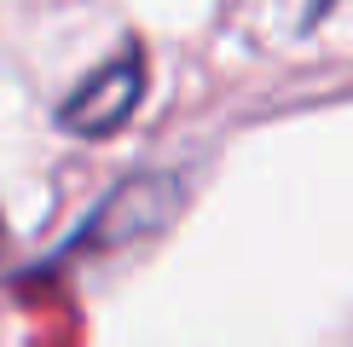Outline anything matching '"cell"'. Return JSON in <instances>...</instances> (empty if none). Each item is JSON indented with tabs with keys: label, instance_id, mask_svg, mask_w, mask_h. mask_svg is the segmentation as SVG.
Wrapping results in <instances>:
<instances>
[{
	"label": "cell",
	"instance_id": "6da1fadb",
	"mask_svg": "<svg viewBox=\"0 0 353 347\" xmlns=\"http://www.w3.org/2000/svg\"><path fill=\"white\" fill-rule=\"evenodd\" d=\"M139 93H145V52L122 47V58H110L99 76H87L76 93L64 98L58 122H64L70 134H116V127L139 110Z\"/></svg>",
	"mask_w": 353,
	"mask_h": 347
}]
</instances>
